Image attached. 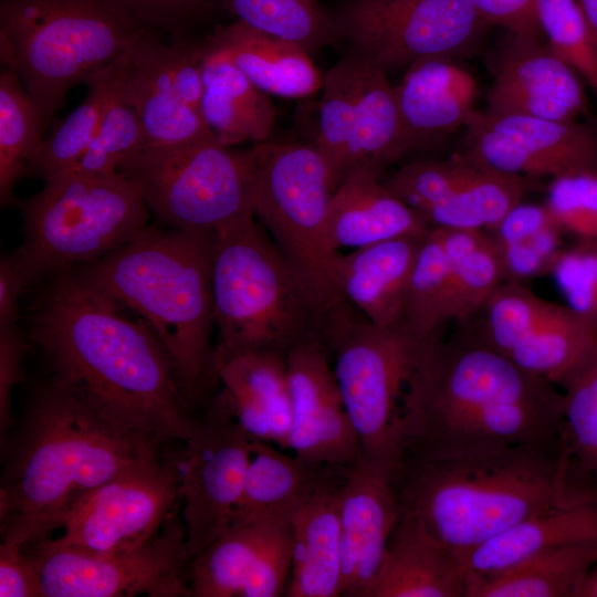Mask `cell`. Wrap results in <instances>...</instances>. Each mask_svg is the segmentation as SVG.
Masks as SVG:
<instances>
[{"label": "cell", "instance_id": "ac0fdd59", "mask_svg": "<svg viewBox=\"0 0 597 597\" xmlns=\"http://www.w3.org/2000/svg\"><path fill=\"white\" fill-rule=\"evenodd\" d=\"M528 181L461 151L448 159L407 164L384 184L431 227L485 231L522 201Z\"/></svg>", "mask_w": 597, "mask_h": 597}, {"label": "cell", "instance_id": "30bf717a", "mask_svg": "<svg viewBox=\"0 0 597 597\" xmlns=\"http://www.w3.org/2000/svg\"><path fill=\"white\" fill-rule=\"evenodd\" d=\"M118 171L164 227L218 233L255 218L254 147L235 151L217 142L146 147Z\"/></svg>", "mask_w": 597, "mask_h": 597}, {"label": "cell", "instance_id": "8d00e7d4", "mask_svg": "<svg viewBox=\"0 0 597 597\" xmlns=\"http://www.w3.org/2000/svg\"><path fill=\"white\" fill-rule=\"evenodd\" d=\"M448 230L450 270L443 304L446 325L464 326L475 320L482 307L504 281L496 250L483 230Z\"/></svg>", "mask_w": 597, "mask_h": 597}, {"label": "cell", "instance_id": "7dc6e473", "mask_svg": "<svg viewBox=\"0 0 597 597\" xmlns=\"http://www.w3.org/2000/svg\"><path fill=\"white\" fill-rule=\"evenodd\" d=\"M139 27L171 36L190 34L192 22L216 9L217 0H111Z\"/></svg>", "mask_w": 597, "mask_h": 597}, {"label": "cell", "instance_id": "f6af8a7d", "mask_svg": "<svg viewBox=\"0 0 597 597\" xmlns=\"http://www.w3.org/2000/svg\"><path fill=\"white\" fill-rule=\"evenodd\" d=\"M544 205L565 234L597 242V170L551 179Z\"/></svg>", "mask_w": 597, "mask_h": 597}, {"label": "cell", "instance_id": "b9f144b4", "mask_svg": "<svg viewBox=\"0 0 597 597\" xmlns=\"http://www.w3.org/2000/svg\"><path fill=\"white\" fill-rule=\"evenodd\" d=\"M450 270L448 230L431 227L412 270L404 324L420 339L441 335L443 304Z\"/></svg>", "mask_w": 597, "mask_h": 597}, {"label": "cell", "instance_id": "3957f363", "mask_svg": "<svg viewBox=\"0 0 597 597\" xmlns=\"http://www.w3.org/2000/svg\"><path fill=\"white\" fill-rule=\"evenodd\" d=\"M562 404L556 384L522 369L464 325L433 339L417 370L404 462L558 442Z\"/></svg>", "mask_w": 597, "mask_h": 597}, {"label": "cell", "instance_id": "d590c367", "mask_svg": "<svg viewBox=\"0 0 597 597\" xmlns=\"http://www.w3.org/2000/svg\"><path fill=\"white\" fill-rule=\"evenodd\" d=\"M485 232L499 255L504 281L524 282L549 274L565 247V233L544 203L521 201Z\"/></svg>", "mask_w": 597, "mask_h": 597}, {"label": "cell", "instance_id": "836d02e7", "mask_svg": "<svg viewBox=\"0 0 597 597\" xmlns=\"http://www.w3.org/2000/svg\"><path fill=\"white\" fill-rule=\"evenodd\" d=\"M202 77L201 114L219 145L259 144L270 136L276 119V107L270 95L208 41Z\"/></svg>", "mask_w": 597, "mask_h": 597}, {"label": "cell", "instance_id": "5bb4252c", "mask_svg": "<svg viewBox=\"0 0 597 597\" xmlns=\"http://www.w3.org/2000/svg\"><path fill=\"white\" fill-rule=\"evenodd\" d=\"M333 18L338 40L387 72L427 57H470L492 27L468 0H348Z\"/></svg>", "mask_w": 597, "mask_h": 597}, {"label": "cell", "instance_id": "83f0119b", "mask_svg": "<svg viewBox=\"0 0 597 597\" xmlns=\"http://www.w3.org/2000/svg\"><path fill=\"white\" fill-rule=\"evenodd\" d=\"M465 590L461 558L402 507L368 597H465Z\"/></svg>", "mask_w": 597, "mask_h": 597}, {"label": "cell", "instance_id": "60d3db41", "mask_svg": "<svg viewBox=\"0 0 597 597\" xmlns=\"http://www.w3.org/2000/svg\"><path fill=\"white\" fill-rule=\"evenodd\" d=\"M561 436L572 462L597 489V347L558 385Z\"/></svg>", "mask_w": 597, "mask_h": 597}, {"label": "cell", "instance_id": "ee69618b", "mask_svg": "<svg viewBox=\"0 0 597 597\" xmlns=\"http://www.w3.org/2000/svg\"><path fill=\"white\" fill-rule=\"evenodd\" d=\"M547 45L567 62L597 95V49L576 0H535Z\"/></svg>", "mask_w": 597, "mask_h": 597}, {"label": "cell", "instance_id": "7402d4cb", "mask_svg": "<svg viewBox=\"0 0 597 597\" xmlns=\"http://www.w3.org/2000/svg\"><path fill=\"white\" fill-rule=\"evenodd\" d=\"M293 421L289 451L321 465L345 468L360 459L358 439L323 343L286 357Z\"/></svg>", "mask_w": 597, "mask_h": 597}, {"label": "cell", "instance_id": "ab89813d", "mask_svg": "<svg viewBox=\"0 0 597 597\" xmlns=\"http://www.w3.org/2000/svg\"><path fill=\"white\" fill-rule=\"evenodd\" d=\"M248 25L292 41L310 54L338 40L333 13L318 0H217Z\"/></svg>", "mask_w": 597, "mask_h": 597}, {"label": "cell", "instance_id": "4fadbf2b", "mask_svg": "<svg viewBox=\"0 0 597 597\" xmlns=\"http://www.w3.org/2000/svg\"><path fill=\"white\" fill-rule=\"evenodd\" d=\"M21 546L38 569L43 597H191L180 504L155 536L129 551L88 553L50 538Z\"/></svg>", "mask_w": 597, "mask_h": 597}, {"label": "cell", "instance_id": "9c48e42d", "mask_svg": "<svg viewBox=\"0 0 597 597\" xmlns=\"http://www.w3.org/2000/svg\"><path fill=\"white\" fill-rule=\"evenodd\" d=\"M20 211L23 241L13 255L29 286L111 253L145 230L151 216L139 189L119 171L45 181Z\"/></svg>", "mask_w": 597, "mask_h": 597}, {"label": "cell", "instance_id": "277c9868", "mask_svg": "<svg viewBox=\"0 0 597 597\" xmlns=\"http://www.w3.org/2000/svg\"><path fill=\"white\" fill-rule=\"evenodd\" d=\"M395 485L401 506L460 558L526 516L596 489L562 440L408 459Z\"/></svg>", "mask_w": 597, "mask_h": 597}, {"label": "cell", "instance_id": "603a6c76", "mask_svg": "<svg viewBox=\"0 0 597 597\" xmlns=\"http://www.w3.org/2000/svg\"><path fill=\"white\" fill-rule=\"evenodd\" d=\"M341 596L368 597L402 506L395 483L364 460L347 467L338 491Z\"/></svg>", "mask_w": 597, "mask_h": 597}, {"label": "cell", "instance_id": "11a10c76", "mask_svg": "<svg viewBox=\"0 0 597 597\" xmlns=\"http://www.w3.org/2000/svg\"><path fill=\"white\" fill-rule=\"evenodd\" d=\"M573 597H597V562L577 586Z\"/></svg>", "mask_w": 597, "mask_h": 597}, {"label": "cell", "instance_id": "ffe728a7", "mask_svg": "<svg viewBox=\"0 0 597 597\" xmlns=\"http://www.w3.org/2000/svg\"><path fill=\"white\" fill-rule=\"evenodd\" d=\"M291 567L289 520L231 528L190 561L191 597L284 596Z\"/></svg>", "mask_w": 597, "mask_h": 597}, {"label": "cell", "instance_id": "7c38bea8", "mask_svg": "<svg viewBox=\"0 0 597 597\" xmlns=\"http://www.w3.org/2000/svg\"><path fill=\"white\" fill-rule=\"evenodd\" d=\"M315 143L335 187L353 168L376 174L407 155L395 85L388 72L349 50L323 74Z\"/></svg>", "mask_w": 597, "mask_h": 597}, {"label": "cell", "instance_id": "bcb514c9", "mask_svg": "<svg viewBox=\"0 0 597 597\" xmlns=\"http://www.w3.org/2000/svg\"><path fill=\"white\" fill-rule=\"evenodd\" d=\"M566 305L597 327V242L564 247L549 273Z\"/></svg>", "mask_w": 597, "mask_h": 597}, {"label": "cell", "instance_id": "7bdbcfd3", "mask_svg": "<svg viewBox=\"0 0 597 597\" xmlns=\"http://www.w3.org/2000/svg\"><path fill=\"white\" fill-rule=\"evenodd\" d=\"M146 146L142 122L117 88L112 63L109 94L96 134L82 158L66 175L97 176L117 172L127 158Z\"/></svg>", "mask_w": 597, "mask_h": 597}, {"label": "cell", "instance_id": "5b68a950", "mask_svg": "<svg viewBox=\"0 0 597 597\" xmlns=\"http://www.w3.org/2000/svg\"><path fill=\"white\" fill-rule=\"evenodd\" d=\"M214 232L149 224L111 253L74 268L90 286L140 317L170 356L191 406L216 384Z\"/></svg>", "mask_w": 597, "mask_h": 597}, {"label": "cell", "instance_id": "f1b7e54d", "mask_svg": "<svg viewBox=\"0 0 597 597\" xmlns=\"http://www.w3.org/2000/svg\"><path fill=\"white\" fill-rule=\"evenodd\" d=\"M425 237H400L339 253L341 296L381 327L404 324L409 283Z\"/></svg>", "mask_w": 597, "mask_h": 597}, {"label": "cell", "instance_id": "f5cc1de1", "mask_svg": "<svg viewBox=\"0 0 597 597\" xmlns=\"http://www.w3.org/2000/svg\"><path fill=\"white\" fill-rule=\"evenodd\" d=\"M29 283L13 254L0 261V329L18 326L19 301Z\"/></svg>", "mask_w": 597, "mask_h": 597}, {"label": "cell", "instance_id": "2e32d148", "mask_svg": "<svg viewBox=\"0 0 597 597\" xmlns=\"http://www.w3.org/2000/svg\"><path fill=\"white\" fill-rule=\"evenodd\" d=\"M475 320L472 328L486 344L557 386L597 347L595 325L520 281H503Z\"/></svg>", "mask_w": 597, "mask_h": 597}, {"label": "cell", "instance_id": "52a82bcc", "mask_svg": "<svg viewBox=\"0 0 597 597\" xmlns=\"http://www.w3.org/2000/svg\"><path fill=\"white\" fill-rule=\"evenodd\" d=\"M146 30L111 0H1L0 56L13 70L44 130L69 92L116 61Z\"/></svg>", "mask_w": 597, "mask_h": 597}, {"label": "cell", "instance_id": "e0dca14e", "mask_svg": "<svg viewBox=\"0 0 597 597\" xmlns=\"http://www.w3.org/2000/svg\"><path fill=\"white\" fill-rule=\"evenodd\" d=\"M180 504L177 476L165 452L85 494L63 517L59 546L96 554L133 549L163 527Z\"/></svg>", "mask_w": 597, "mask_h": 597}, {"label": "cell", "instance_id": "d6986e66", "mask_svg": "<svg viewBox=\"0 0 597 597\" xmlns=\"http://www.w3.org/2000/svg\"><path fill=\"white\" fill-rule=\"evenodd\" d=\"M465 155L526 180L597 170V129L520 114L474 111L465 126Z\"/></svg>", "mask_w": 597, "mask_h": 597}, {"label": "cell", "instance_id": "4316f807", "mask_svg": "<svg viewBox=\"0 0 597 597\" xmlns=\"http://www.w3.org/2000/svg\"><path fill=\"white\" fill-rule=\"evenodd\" d=\"M597 543V489L546 506L461 557L470 582L557 547Z\"/></svg>", "mask_w": 597, "mask_h": 597}, {"label": "cell", "instance_id": "d4e9b609", "mask_svg": "<svg viewBox=\"0 0 597 597\" xmlns=\"http://www.w3.org/2000/svg\"><path fill=\"white\" fill-rule=\"evenodd\" d=\"M407 154L430 148L465 128L474 113V76L450 57L410 64L395 85Z\"/></svg>", "mask_w": 597, "mask_h": 597}, {"label": "cell", "instance_id": "ba28073f", "mask_svg": "<svg viewBox=\"0 0 597 597\" xmlns=\"http://www.w3.org/2000/svg\"><path fill=\"white\" fill-rule=\"evenodd\" d=\"M432 341L420 339L405 324L378 326L349 303L329 313L325 345L360 459L392 482L409 440L411 385Z\"/></svg>", "mask_w": 597, "mask_h": 597}, {"label": "cell", "instance_id": "484cf974", "mask_svg": "<svg viewBox=\"0 0 597 597\" xmlns=\"http://www.w3.org/2000/svg\"><path fill=\"white\" fill-rule=\"evenodd\" d=\"M212 364L218 395L245 433L289 451L293 409L286 357L251 352Z\"/></svg>", "mask_w": 597, "mask_h": 597}, {"label": "cell", "instance_id": "74e56055", "mask_svg": "<svg viewBox=\"0 0 597 597\" xmlns=\"http://www.w3.org/2000/svg\"><path fill=\"white\" fill-rule=\"evenodd\" d=\"M41 115L18 74L2 66L0 73V202L12 205L14 188L27 164L42 144Z\"/></svg>", "mask_w": 597, "mask_h": 597}, {"label": "cell", "instance_id": "f907efd6", "mask_svg": "<svg viewBox=\"0 0 597 597\" xmlns=\"http://www.w3.org/2000/svg\"><path fill=\"white\" fill-rule=\"evenodd\" d=\"M0 596L43 597L34 563L14 542L3 541L0 544Z\"/></svg>", "mask_w": 597, "mask_h": 597}, {"label": "cell", "instance_id": "8992f818", "mask_svg": "<svg viewBox=\"0 0 597 597\" xmlns=\"http://www.w3.org/2000/svg\"><path fill=\"white\" fill-rule=\"evenodd\" d=\"M212 291L213 359L251 352L287 357L303 345L325 344L329 312L256 218L216 233Z\"/></svg>", "mask_w": 597, "mask_h": 597}, {"label": "cell", "instance_id": "681fc988", "mask_svg": "<svg viewBox=\"0 0 597 597\" xmlns=\"http://www.w3.org/2000/svg\"><path fill=\"white\" fill-rule=\"evenodd\" d=\"M23 339L19 326L0 329V441L6 440L14 426L11 399L22 378Z\"/></svg>", "mask_w": 597, "mask_h": 597}, {"label": "cell", "instance_id": "db71d44e", "mask_svg": "<svg viewBox=\"0 0 597 597\" xmlns=\"http://www.w3.org/2000/svg\"><path fill=\"white\" fill-rule=\"evenodd\" d=\"M597 49V0H576Z\"/></svg>", "mask_w": 597, "mask_h": 597}, {"label": "cell", "instance_id": "cb8c5ba5", "mask_svg": "<svg viewBox=\"0 0 597 597\" xmlns=\"http://www.w3.org/2000/svg\"><path fill=\"white\" fill-rule=\"evenodd\" d=\"M163 44L146 31L113 62L115 83L142 122L146 147L217 142L202 115L177 94Z\"/></svg>", "mask_w": 597, "mask_h": 597}, {"label": "cell", "instance_id": "1f68e13d", "mask_svg": "<svg viewBox=\"0 0 597 597\" xmlns=\"http://www.w3.org/2000/svg\"><path fill=\"white\" fill-rule=\"evenodd\" d=\"M254 85L269 95L304 97L322 87L323 75L301 45L256 30L241 20L207 38Z\"/></svg>", "mask_w": 597, "mask_h": 597}, {"label": "cell", "instance_id": "6da1fadb", "mask_svg": "<svg viewBox=\"0 0 597 597\" xmlns=\"http://www.w3.org/2000/svg\"><path fill=\"white\" fill-rule=\"evenodd\" d=\"M29 337L51 378L112 420L161 446L193 432L198 417L161 342L74 269L50 275L33 306Z\"/></svg>", "mask_w": 597, "mask_h": 597}, {"label": "cell", "instance_id": "d6a6232c", "mask_svg": "<svg viewBox=\"0 0 597 597\" xmlns=\"http://www.w3.org/2000/svg\"><path fill=\"white\" fill-rule=\"evenodd\" d=\"M338 469L307 462L272 443L253 440L243 491L231 528L290 520Z\"/></svg>", "mask_w": 597, "mask_h": 597}, {"label": "cell", "instance_id": "f35d334b", "mask_svg": "<svg viewBox=\"0 0 597 597\" xmlns=\"http://www.w3.org/2000/svg\"><path fill=\"white\" fill-rule=\"evenodd\" d=\"M84 101L44 138L27 164L25 175L44 182L69 174L82 158L98 128L109 94L111 64L92 74Z\"/></svg>", "mask_w": 597, "mask_h": 597}, {"label": "cell", "instance_id": "4dcf8cb0", "mask_svg": "<svg viewBox=\"0 0 597 597\" xmlns=\"http://www.w3.org/2000/svg\"><path fill=\"white\" fill-rule=\"evenodd\" d=\"M346 468L336 469L289 520L292 567L284 596H341L338 491Z\"/></svg>", "mask_w": 597, "mask_h": 597}, {"label": "cell", "instance_id": "e575fe53", "mask_svg": "<svg viewBox=\"0 0 597 597\" xmlns=\"http://www.w3.org/2000/svg\"><path fill=\"white\" fill-rule=\"evenodd\" d=\"M596 562L597 543L557 547L470 582L465 597H573Z\"/></svg>", "mask_w": 597, "mask_h": 597}, {"label": "cell", "instance_id": "8fae6325", "mask_svg": "<svg viewBox=\"0 0 597 597\" xmlns=\"http://www.w3.org/2000/svg\"><path fill=\"white\" fill-rule=\"evenodd\" d=\"M255 218L275 247L331 313L347 303L335 269L339 251L327 235L335 185L315 145L259 143Z\"/></svg>", "mask_w": 597, "mask_h": 597}, {"label": "cell", "instance_id": "816d5d0a", "mask_svg": "<svg viewBox=\"0 0 597 597\" xmlns=\"http://www.w3.org/2000/svg\"><path fill=\"white\" fill-rule=\"evenodd\" d=\"M492 25L506 32L543 36L535 0H468Z\"/></svg>", "mask_w": 597, "mask_h": 597}, {"label": "cell", "instance_id": "7a4b0ae2", "mask_svg": "<svg viewBox=\"0 0 597 597\" xmlns=\"http://www.w3.org/2000/svg\"><path fill=\"white\" fill-rule=\"evenodd\" d=\"M1 542L51 537L88 492L163 454L151 437L103 415L50 378L1 443Z\"/></svg>", "mask_w": 597, "mask_h": 597}, {"label": "cell", "instance_id": "c3c4849f", "mask_svg": "<svg viewBox=\"0 0 597 597\" xmlns=\"http://www.w3.org/2000/svg\"><path fill=\"white\" fill-rule=\"evenodd\" d=\"M163 51L177 94L187 105L201 114L206 39H196L191 34L171 36L169 42H164Z\"/></svg>", "mask_w": 597, "mask_h": 597}, {"label": "cell", "instance_id": "9a60e30c", "mask_svg": "<svg viewBox=\"0 0 597 597\" xmlns=\"http://www.w3.org/2000/svg\"><path fill=\"white\" fill-rule=\"evenodd\" d=\"M252 442L217 394L197 418L191 436L179 449L165 452L176 471L191 559L230 530Z\"/></svg>", "mask_w": 597, "mask_h": 597}, {"label": "cell", "instance_id": "f546056e", "mask_svg": "<svg viewBox=\"0 0 597 597\" xmlns=\"http://www.w3.org/2000/svg\"><path fill=\"white\" fill-rule=\"evenodd\" d=\"M375 171H347L333 191L327 235L331 245L359 249L400 237H425L431 226L396 197Z\"/></svg>", "mask_w": 597, "mask_h": 597}, {"label": "cell", "instance_id": "44dd1931", "mask_svg": "<svg viewBox=\"0 0 597 597\" xmlns=\"http://www.w3.org/2000/svg\"><path fill=\"white\" fill-rule=\"evenodd\" d=\"M542 40L506 32L486 108L551 121H580L588 114L585 82Z\"/></svg>", "mask_w": 597, "mask_h": 597}]
</instances>
